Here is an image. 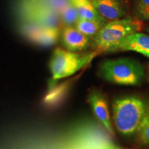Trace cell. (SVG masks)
Wrapping results in <instances>:
<instances>
[{
    "label": "cell",
    "mask_w": 149,
    "mask_h": 149,
    "mask_svg": "<svg viewBox=\"0 0 149 149\" xmlns=\"http://www.w3.org/2000/svg\"><path fill=\"white\" fill-rule=\"evenodd\" d=\"M147 103L136 95L115 99L112 103L113 119L117 131L125 137L135 135L144 117Z\"/></svg>",
    "instance_id": "1"
},
{
    "label": "cell",
    "mask_w": 149,
    "mask_h": 149,
    "mask_svg": "<svg viewBox=\"0 0 149 149\" xmlns=\"http://www.w3.org/2000/svg\"><path fill=\"white\" fill-rule=\"evenodd\" d=\"M99 74L108 82L116 85L139 86L145 76L139 61L130 58L106 59L99 66Z\"/></svg>",
    "instance_id": "2"
},
{
    "label": "cell",
    "mask_w": 149,
    "mask_h": 149,
    "mask_svg": "<svg viewBox=\"0 0 149 149\" xmlns=\"http://www.w3.org/2000/svg\"><path fill=\"white\" fill-rule=\"evenodd\" d=\"M144 24L136 17L107 22L93 37V46L98 51H109L128 35L142 30Z\"/></svg>",
    "instance_id": "3"
},
{
    "label": "cell",
    "mask_w": 149,
    "mask_h": 149,
    "mask_svg": "<svg viewBox=\"0 0 149 149\" xmlns=\"http://www.w3.org/2000/svg\"><path fill=\"white\" fill-rule=\"evenodd\" d=\"M95 52L81 54L57 48L53 51L49 68L53 81L68 77L86 66L96 55Z\"/></svg>",
    "instance_id": "4"
},
{
    "label": "cell",
    "mask_w": 149,
    "mask_h": 149,
    "mask_svg": "<svg viewBox=\"0 0 149 149\" xmlns=\"http://www.w3.org/2000/svg\"><path fill=\"white\" fill-rule=\"evenodd\" d=\"M16 15L19 24L59 28L61 22L57 13L31 0H18Z\"/></svg>",
    "instance_id": "5"
},
{
    "label": "cell",
    "mask_w": 149,
    "mask_h": 149,
    "mask_svg": "<svg viewBox=\"0 0 149 149\" xmlns=\"http://www.w3.org/2000/svg\"><path fill=\"white\" fill-rule=\"evenodd\" d=\"M18 27L22 34L28 40L43 47L54 45L59 37V29L57 27L27 24H19Z\"/></svg>",
    "instance_id": "6"
},
{
    "label": "cell",
    "mask_w": 149,
    "mask_h": 149,
    "mask_svg": "<svg viewBox=\"0 0 149 149\" xmlns=\"http://www.w3.org/2000/svg\"><path fill=\"white\" fill-rule=\"evenodd\" d=\"M88 100L95 116L103 127L111 135H114L110 117L109 104L105 95L100 91L93 90L88 95Z\"/></svg>",
    "instance_id": "7"
},
{
    "label": "cell",
    "mask_w": 149,
    "mask_h": 149,
    "mask_svg": "<svg viewBox=\"0 0 149 149\" xmlns=\"http://www.w3.org/2000/svg\"><path fill=\"white\" fill-rule=\"evenodd\" d=\"M98 13L107 20L120 19L128 12L127 0H91Z\"/></svg>",
    "instance_id": "8"
},
{
    "label": "cell",
    "mask_w": 149,
    "mask_h": 149,
    "mask_svg": "<svg viewBox=\"0 0 149 149\" xmlns=\"http://www.w3.org/2000/svg\"><path fill=\"white\" fill-rule=\"evenodd\" d=\"M135 51L149 57V36L135 33L128 35L109 52Z\"/></svg>",
    "instance_id": "9"
},
{
    "label": "cell",
    "mask_w": 149,
    "mask_h": 149,
    "mask_svg": "<svg viewBox=\"0 0 149 149\" xmlns=\"http://www.w3.org/2000/svg\"><path fill=\"white\" fill-rule=\"evenodd\" d=\"M62 43L67 51L80 52L86 50L91 44L90 37L72 26H66L62 32Z\"/></svg>",
    "instance_id": "10"
},
{
    "label": "cell",
    "mask_w": 149,
    "mask_h": 149,
    "mask_svg": "<svg viewBox=\"0 0 149 149\" xmlns=\"http://www.w3.org/2000/svg\"><path fill=\"white\" fill-rule=\"evenodd\" d=\"M70 3L76 9L79 19L98 22L107 21L99 13L91 0H70Z\"/></svg>",
    "instance_id": "11"
},
{
    "label": "cell",
    "mask_w": 149,
    "mask_h": 149,
    "mask_svg": "<svg viewBox=\"0 0 149 149\" xmlns=\"http://www.w3.org/2000/svg\"><path fill=\"white\" fill-rule=\"evenodd\" d=\"M106 23L107 22L83 19L79 18L75 24V27L80 32L91 38L95 36Z\"/></svg>",
    "instance_id": "12"
},
{
    "label": "cell",
    "mask_w": 149,
    "mask_h": 149,
    "mask_svg": "<svg viewBox=\"0 0 149 149\" xmlns=\"http://www.w3.org/2000/svg\"><path fill=\"white\" fill-rule=\"evenodd\" d=\"M139 144L149 148V103H147L144 117L135 133Z\"/></svg>",
    "instance_id": "13"
},
{
    "label": "cell",
    "mask_w": 149,
    "mask_h": 149,
    "mask_svg": "<svg viewBox=\"0 0 149 149\" xmlns=\"http://www.w3.org/2000/svg\"><path fill=\"white\" fill-rule=\"evenodd\" d=\"M68 89V85L66 84H61L56 86L55 84L50 85L49 92L46 95L45 98V103L48 105L53 106L58 103L62 100L66 93V91Z\"/></svg>",
    "instance_id": "14"
},
{
    "label": "cell",
    "mask_w": 149,
    "mask_h": 149,
    "mask_svg": "<svg viewBox=\"0 0 149 149\" xmlns=\"http://www.w3.org/2000/svg\"><path fill=\"white\" fill-rule=\"evenodd\" d=\"M59 17H60L61 22L66 26H72V25L75 24L77 20L79 19L77 10L70 3V1L61 10Z\"/></svg>",
    "instance_id": "15"
},
{
    "label": "cell",
    "mask_w": 149,
    "mask_h": 149,
    "mask_svg": "<svg viewBox=\"0 0 149 149\" xmlns=\"http://www.w3.org/2000/svg\"><path fill=\"white\" fill-rule=\"evenodd\" d=\"M135 13L136 17L141 21L149 20V0H136Z\"/></svg>",
    "instance_id": "16"
},
{
    "label": "cell",
    "mask_w": 149,
    "mask_h": 149,
    "mask_svg": "<svg viewBox=\"0 0 149 149\" xmlns=\"http://www.w3.org/2000/svg\"><path fill=\"white\" fill-rule=\"evenodd\" d=\"M100 149H128L124 148V147H121L118 145L115 144L114 143H113L112 141H109V142L107 143L104 145Z\"/></svg>",
    "instance_id": "17"
},
{
    "label": "cell",
    "mask_w": 149,
    "mask_h": 149,
    "mask_svg": "<svg viewBox=\"0 0 149 149\" xmlns=\"http://www.w3.org/2000/svg\"><path fill=\"white\" fill-rule=\"evenodd\" d=\"M147 79H148V81H149V64L148 65V66H147Z\"/></svg>",
    "instance_id": "18"
},
{
    "label": "cell",
    "mask_w": 149,
    "mask_h": 149,
    "mask_svg": "<svg viewBox=\"0 0 149 149\" xmlns=\"http://www.w3.org/2000/svg\"><path fill=\"white\" fill-rule=\"evenodd\" d=\"M148 33H149V27L148 28Z\"/></svg>",
    "instance_id": "19"
}]
</instances>
